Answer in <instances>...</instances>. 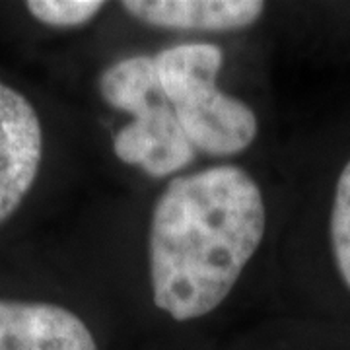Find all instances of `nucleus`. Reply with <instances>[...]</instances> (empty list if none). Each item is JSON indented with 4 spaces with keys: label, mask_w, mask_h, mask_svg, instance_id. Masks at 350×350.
<instances>
[{
    "label": "nucleus",
    "mask_w": 350,
    "mask_h": 350,
    "mask_svg": "<svg viewBox=\"0 0 350 350\" xmlns=\"http://www.w3.org/2000/svg\"><path fill=\"white\" fill-rule=\"evenodd\" d=\"M257 181L239 165H213L167 183L152 211V298L175 321L214 312L238 284L265 236Z\"/></svg>",
    "instance_id": "f257e3e1"
},
{
    "label": "nucleus",
    "mask_w": 350,
    "mask_h": 350,
    "mask_svg": "<svg viewBox=\"0 0 350 350\" xmlns=\"http://www.w3.org/2000/svg\"><path fill=\"white\" fill-rule=\"evenodd\" d=\"M154 61L163 94L195 150L226 158L250 148L259 121L245 101L218 88L224 63L218 45L181 43L158 53Z\"/></svg>",
    "instance_id": "f03ea898"
},
{
    "label": "nucleus",
    "mask_w": 350,
    "mask_h": 350,
    "mask_svg": "<svg viewBox=\"0 0 350 350\" xmlns=\"http://www.w3.org/2000/svg\"><path fill=\"white\" fill-rule=\"evenodd\" d=\"M100 94L113 109L133 115V121L113 138V150L121 162L162 179L195 160L197 150L163 94L154 57L135 55L105 68Z\"/></svg>",
    "instance_id": "7ed1b4c3"
},
{
    "label": "nucleus",
    "mask_w": 350,
    "mask_h": 350,
    "mask_svg": "<svg viewBox=\"0 0 350 350\" xmlns=\"http://www.w3.org/2000/svg\"><path fill=\"white\" fill-rule=\"evenodd\" d=\"M43 160V131L31 101L0 80V226L24 202Z\"/></svg>",
    "instance_id": "20e7f679"
},
{
    "label": "nucleus",
    "mask_w": 350,
    "mask_h": 350,
    "mask_svg": "<svg viewBox=\"0 0 350 350\" xmlns=\"http://www.w3.org/2000/svg\"><path fill=\"white\" fill-rule=\"evenodd\" d=\"M0 350H98L88 325L47 301L0 300Z\"/></svg>",
    "instance_id": "39448f33"
},
{
    "label": "nucleus",
    "mask_w": 350,
    "mask_h": 350,
    "mask_svg": "<svg viewBox=\"0 0 350 350\" xmlns=\"http://www.w3.org/2000/svg\"><path fill=\"white\" fill-rule=\"evenodd\" d=\"M121 6L142 24L179 31H238L265 10L259 0H125Z\"/></svg>",
    "instance_id": "423d86ee"
},
{
    "label": "nucleus",
    "mask_w": 350,
    "mask_h": 350,
    "mask_svg": "<svg viewBox=\"0 0 350 350\" xmlns=\"http://www.w3.org/2000/svg\"><path fill=\"white\" fill-rule=\"evenodd\" d=\"M329 232L338 275L350 288V160L338 175Z\"/></svg>",
    "instance_id": "0eeeda50"
},
{
    "label": "nucleus",
    "mask_w": 350,
    "mask_h": 350,
    "mask_svg": "<svg viewBox=\"0 0 350 350\" xmlns=\"http://www.w3.org/2000/svg\"><path fill=\"white\" fill-rule=\"evenodd\" d=\"M105 4L101 0H29L27 12L49 27L70 29L92 22Z\"/></svg>",
    "instance_id": "6e6552de"
}]
</instances>
